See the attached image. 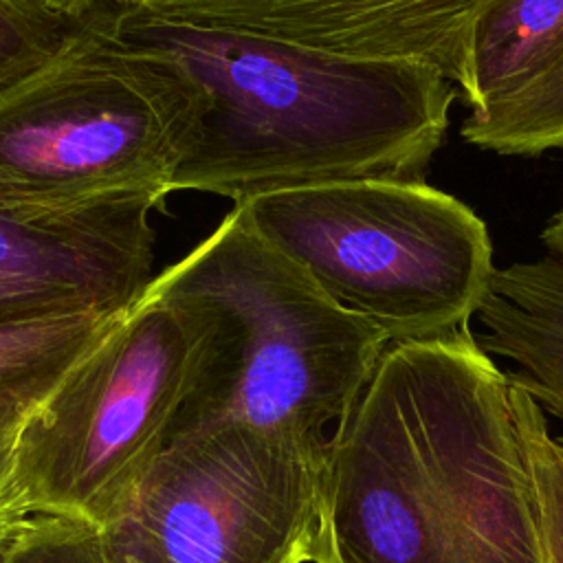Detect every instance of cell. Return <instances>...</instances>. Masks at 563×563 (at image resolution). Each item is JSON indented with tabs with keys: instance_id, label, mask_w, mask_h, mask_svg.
<instances>
[{
	"instance_id": "6da1fadb",
	"label": "cell",
	"mask_w": 563,
	"mask_h": 563,
	"mask_svg": "<svg viewBox=\"0 0 563 563\" xmlns=\"http://www.w3.org/2000/svg\"><path fill=\"white\" fill-rule=\"evenodd\" d=\"M510 389L471 328L389 343L330 435L312 563H548Z\"/></svg>"
},
{
	"instance_id": "7a4b0ae2",
	"label": "cell",
	"mask_w": 563,
	"mask_h": 563,
	"mask_svg": "<svg viewBox=\"0 0 563 563\" xmlns=\"http://www.w3.org/2000/svg\"><path fill=\"white\" fill-rule=\"evenodd\" d=\"M110 24L183 64L207 95L174 191L246 205L339 180H422L444 143L455 84L431 64L341 57L139 7L110 9Z\"/></svg>"
},
{
	"instance_id": "3957f363",
	"label": "cell",
	"mask_w": 563,
	"mask_h": 563,
	"mask_svg": "<svg viewBox=\"0 0 563 563\" xmlns=\"http://www.w3.org/2000/svg\"><path fill=\"white\" fill-rule=\"evenodd\" d=\"M150 290L194 339L172 438L235 424L323 455L328 427L352 411L389 345L271 244L246 205H233Z\"/></svg>"
},
{
	"instance_id": "277c9868",
	"label": "cell",
	"mask_w": 563,
	"mask_h": 563,
	"mask_svg": "<svg viewBox=\"0 0 563 563\" xmlns=\"http://www.w3.org/2000/svg\"><path fill=\"white\" fill-rule=\"evenodd\" d=\"M207 95L176 59L95 11L46 64L0 90V183L53 205L167 198Z\"/></svg>"
},
{
	"instance_id": "5b68a950",
	"label": "cell",
	"mask_w": 563,
	"mask_h": 563,
	"mask_svg": "<svg viewBox=\"0 0 563 563\" xmlns=\"http://www.w3.org/2000/svg\"><path fill=\"white\" fill-rule=\"evenodd\" d=\"M246 209L271 244L389 343L468 330L497 268L484 220L422 180L323 183Z\"/></svg>"
},
{
	"instance_id": "8992f818",
	"label": "cell",
	"mask_w": 563,
	"mask_h": 563,
	"mask_svg": "<svg viewBox=\"0 0 563 563\" xmlns=\"http://www.w3.org/2000/svg\"><path fill=\"white\" fill-rule=\"evenodd\" d=\"M191 361L189 328L147 286L15 431L0 532L42 512L119 519L169 444Z\"/></svg>"
},
{
	"instance_id": "52a82bcc",
	"label": "cell",
	"mask_w": 563,
	"mask_h": 563,
	"mask_svg": "<svg viewBox=\"0 0 563 563\" xmlns=\"http://www.w3.org/2000/svg\"><path fill=\"white\" fill-rule=\"evenodd\" d=\"M325 453L246 427L169 440L103 528L112 563H312Z\"/></svg>"
},
{
	"instance_id": "ba28073f",
	"label": "cell",
	"mask_w": 563,
	"mask_h": 563,
	"mask_svg": "<svg viewBox=\"0 0 563 563\" xmlns=\"http://www.w3.org/2000/svg\"><path fill=\"white\" fill-rule=\"evenodd\" d=\"M158 196L53 205L0 183V325L132 308L154 273Z\"/></svg>"
},
{
	"instance_id": "9c48e42d",
	"label": "cell",
	"mask_w": 563,
	"mask_h": 563,
	"mask_svg": "<svg viewBox=\"0 0 563 563\" xmlns=\"http://www.w3.org/2000/svg\"><path fill=\"white\" fill-rule=\"evenodd\" d=\"M488 0H141L161 20L266 37L354 59L431 64L457 84L468 29Z\"/></svg>"
},
{
	"instance_id": "30bf717a",
	"label": "cell",
	"mask_w": 563,
	"mask_h": 563,
	"mask_svg": "<svg viewBox=\"0 0 563 563\" xmlns=\"http://www.w3.org/2000/svg\"><path fill=\"white\" fill-rule=\"evenodd\" d=\"M475 323V341L512 367L508 378L563 422V207L534 257L495 268Z\"/></svg>"
},
{
	"instance_id": "8fae6325",
	"label": "cell",
	"mask_w": 563,
	"mask_h": 563,
	"mask_svg": "<svg viewBox=\"0 0 563 563\" xmlns=\"http://www.w3.org/2000/svg\"><path fill=\"white\" fill-rule=\"evenodd\" d=\"M563 59V0H488L473 20L457 88L482 110Z\"/></svg>"
},
{
	"instance_id": "7c38bea8",
	"label": "cell",
	"mask_w": 563,
	"mask_h": 563,
	"mask_svg": "<svg viewBox=\"0 0 563 563\" xmlns=\"http://www.w3.org/2000/svg\"><path fill=\"white\" fill-rule=\"evenodd\" d=\"M128 310L68 312L0 325V440L15 435L26 416Z\"/></svg>"
},
{
	"instance_id": "4fadbf2b",
	"label": "cell",
	"mask_w": 563,
	"mask_h": 563,
	"mask_svg": "<svg viewBox=\"0 0 563 563\" xmlns=\"http://www.w3.org/2000/svg\"><path fill=\"white\" fill-rule=\"evenodd\" d=\"M460 134L466 143L504 156L563 150V59L512 95L471 110Z\"/></svg>"
},
{
	"instance_id": "5bb4252c",
	"label": "cell",
	"mask_w": 563,
	"mask_h": 563,
	"mask_svg": "<svg viewBox=\"0 0 563 563\" xmlns=\"http://www.w3.org/2000/svg\"><path fill=\"white\" fill-rule=\"evenodd\" d=\"M88 18H70L44 0H0V90L55 57Z\"/></svg>"
},
{
	"instance_id": "9a60e30c",
	"label": "cell",
	"mask_w": 563,
	"mask_h": 563,
	"mask_svg": "<svg viewBox=\"0 0 563 563\" xmlns=\"http://www.w3.org/2000/svg\"><path fill=\"white\" fill-rule=\"evenodd\" d=\"M0 563H112L103 528L70 515H29L0 532Z\"/></svg>"
},
{
	"instance_id": "2e32d148",
	"label": "cell",
	"mask_w": 563,
	"mask_h": 563,
	"mask_svg": "<svg viewBox=\"0 0 563 563\" xmlns=\"http://www.w3.org/2000/svg\"><path fill=\"white\" fill-rule=\"evenodd\" d=\"M508 374V372H506ZM512 385V405L530 462L548 563H563V435H554L541 405L519 385Z\"/></svg>"
},
{
	"instance_id": "e0dca14e",
	"label": "cell",
	"mask_w": 563,
	"mask_h": 563,
	"mask_svg": "<svg viewBox=\"0 0 563 563\" xmlns=\"http://www.w3.org/2000/svg\"><path fill=\"white\" fill-rule=\"evenodd\" d=\"M51 9L66 13L70 18H88L95 11L101 9H114V11H123V9H132L136 7L141 0H44Z\"/></svg>"
},
{
	"instance_id": "ac0fdd59",
	"label": "cell",
	"mask_w": 563,
	"mask_h": 563,
	"mask_svg": "<svg viewBox=\"0 0 563 563\" xmlns=\"http://www.w3.org/2000/svg\"><path fill=\"white\" fill-rule=\"evenodd\" d=\"M11 442L13 438H4L0 440V484L4 479V473H7V464H9V451H11Z\"/></svg>"
}]
</instances>
